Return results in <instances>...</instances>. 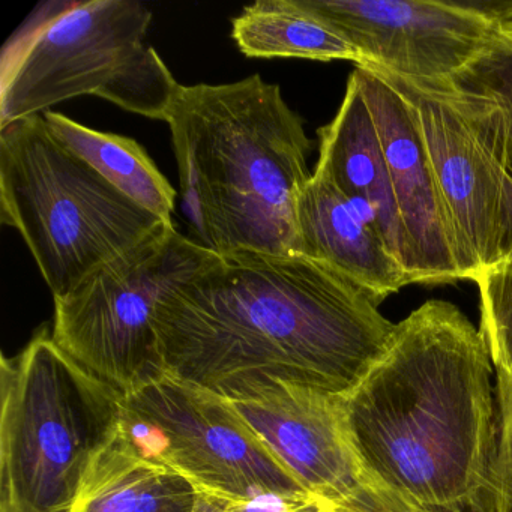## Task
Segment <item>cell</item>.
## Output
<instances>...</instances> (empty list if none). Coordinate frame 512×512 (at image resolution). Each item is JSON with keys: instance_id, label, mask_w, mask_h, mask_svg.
Returning <instances> with one entry per match:
<instances>
[{"instance_id": "6da1fadb", "label": "cell", "mask_w": 512, "mask_h": 512, "mask_svg": "<svg viewBox=\"0 0 512 512\" xmlns=\"http://www.w3.org/2000/svg\"><path fill=\"white\" fill-rule=\"evenodd\" d=\"M154 326L164 373L236 403L280 383L346 394L395 323L319 260L238 253L215 254L173 284Z\"/></svg>"}, {"instance_id": "7a4b0ae2", "label": "cell", "mask_w": 512, "mask_h": 512, "mask_svg": "<svg viewBox=\"0 0 512 512\" xmlns=\"http://www.w3.org/2000/svg\"><path fill=\"white\" fill-rule=\"evenodd\" d=\"M338 401L365 469L416 512H512L496 371L457 305L431 299L395 323L379 358Z\"/></svg>"}, {"instance_id": "3957f363", "label": "cell", "mask_w": 512, "mask_h": 512, "mask_svg": "<svg viewBox=\"0 0 512 512\" xmlns=\"http://www.w3.org/2000/svg\"><path fill=\"white\" fill-rule=\"evenodd\" d=\"M194 241L226 254H301L298 205L313 142L259 74L182 86L166 119Z\"/></svg>"}, {"instance_id": "277c9868", "label": "cell", "mask_w": 512, "mask_h": 512, "mask_svg": "<svg viewBox=\"0 0 512 512\" xmlns=\"http://www.w3.org/2000/svg\"><path fill=\"white\" fill-rule=\"evenodd\" d=\"M151 22L136 0L41 4L2 53L0 128L85 95L166 122L181 85L146 44Z\"/></svg>"}, {"instance_id": "5b68a950", "label": "cell", "mask_w": 512, "mask_h": 512, "mask_svg": "<svg viewBox=\"0 0 512 512\" xmlns=\"http://www.w3.org/2000/svg\"><path fill=\"white\" fill-rule=\"evenodd\" d=\"M0 512H71L118 436L124 392L41 329L0 364Z\"/></svg>"}, {"instance_id": "8992f818", "label": "cell", "mask_w": 512, "mask_h": 512, "mask_svg": "<svg viewBox=\"0 0 512 512\" xmlns=\"http://www.w3.org/2000/svg\"><path fill=\"white\" fill-rule=\"evenodd\" d=\"M0 208L53 299L70 295L167 224L62 145L43 115L0 128Z\"/></svg>"}, {"instance_id": "52a82bcc", "label": "cell", "mask_w": 512, "mask_h": 512, "mask_svg": "<svg viewBox=\"0 0 512 512\" xmlns=\"http://www.w3.org/2000/svg\"><path fill=\"white\" fill-rule=\"evenodd\" d=\"M215 256L163 224L133 250L55 299L52 338L119 391L163 376L154 317L164 293Z\"/></svg>"}, {"instance_id": "ba28073f", "label": "cell", "mask_w": 512, "mask_h": 512, "mask_svg": "<svg viewBox=\"0 0 512 512\" xmlns=\"http://www.w3.org/2000/svg\"><path fill=\"white\" fill-rule=\"evenodd\" d=\"M377 73L412 109L442 200L461 280L473 281L497 262L500 199L511 134L505 98L479 80L469 79L460 88L436 89Z\"/></svg>"}, {"instance_id": "9c48e42d", "label": "cell", "mask_w": 512, "mask_h": 512, "mask_svg": "<svg viewBox=\"0 0 512 512\" xmlns=\"http://www.w3.org/2000/svg\"><path fill=\"white\" fill-rule=\"evenodd\" d=\"M119 434L142 457L229 499L310 493L232 401L169 374L125 392Z\"/></svg>"}, {"instance_id": "30bf717a", "label": "cell", "mask_w": 512, "mask_h": 512, "mask_svg": "<svg viewBox=\"0 0 512 512\" xmlns=\"http://www.w3.org/2000/svg\"><path fill=\"white\" fill-rule=\"evenodd\" d=\"M371 68L436 89L460 88L503 47L499 26L463 0H299Z\"/></svg>"}, {"instance_id": "8fae6325", "label": "cell", "mask_w": 512, "mask_h": 512, "mask_svg": "<svg viewBox=\"0 0 512 512\" xmlns=\"http://www.w3.org/2000/svg\"><path fill=\"white\" fill-rule=\"evenodd\" d=\"M233 404L305 490L331 502L337 512L376 508L382 482L356 455L338 395L280 383Z\"/></svg>"}, {"instance_id": "7c38bea8", "label": "cell", "mask_w": 512, "mask_h": 512, "mask_svg": "<svg viewBox=\"0 0 512 512\" xmlns=\"http://www.w3.org/2000/svg\"><path fill=\"white\" fill-rule=\"evenodd\" d=\"M376 122L407 244L412 284L461 281L442 200L415 116L403 95L377 71L356 67Z\"/></svg>"}, {"instance_id": "4fadbf2b", "label": "cell", "mask_w": 512, "mask_h": 512, "mask_svg": "<svg viewBox=\"0 0 512 512\" xmlns=\"http://www.w3.org/2000/svg\"><path fill=\"white\" fill-rule=\"evenodd\" d=\"M298 229L301 254L331 266L377 304L412 284L376 226L317 170L299 199Z\"/></svg>"}, {"instance_id": "5bb4252c", "label": "cell", "mask_w": 512, "mask_h": 512, "mask_svg": "<svg viewBox=\"0 0 512 512\" xmlns=\"http://www.w3.org/2000/svg\"><path fill=\"white\" fill-rule=\"evenodd\" d=\"M317 172L358 206L407 271V244L376 122L355 71L331 124L319 130ZM409 274V272H407Z\"/></svg>"}, {"instance_id": "9a60e30c", "label": "cell", "mask_w": 512, "mask_h": 512, "mask_svg": "<svg viewBox=\"0 0 512 512\" xmlns=\"http://www.w3.org/2000/svg\"><path fill=\"white\" fill-rule=\"evenodd\" d=\"M200 488L137 454L121 434L92 464L71 512H196Z\"/></svg>"}, {"instance_id": "2e32d148", "label": "cell", "mask_w": 512, "mask_h": 512, "mask_svg": "<svg viewBox=\"0 0 512 512\" xmlns=\"http://www.w3.org/2000/svg\"><path fill=\"white\" fill-rule=\"evenodd\" d=\"M232 38L248 58L355 62L358 50L299 0H259L233 20Z\"/></svg>"}, {"instance_id": "e0dca14e", "label": "cell", "mask_w": 512, "mask_h": 512, "mask_svg": "<svg viewBox=\"0 0 512 512\" xmlns=\"http://www.w3.org/2000/svg\"><path fill=\"white\" fill-rule=\"evenodd\" d=\"M53 136L97 170L116 190L164 223L173 224L176 190L148 152L128 137L92 130L62 113H43Z\"/></svg>"}, {"instance_id": "ac0fdd59", "label": "cell", "mask_w": 512, "mask_h": 512, "mask_svg": "<svg viewBox=\"0 0 512 512\" xmlns=\"http://www.w3.org/2000/svg\"><path fill=\"white\" fill-rule=\"evenodd\" d=\"M481 331L494 370L512 374V262H499L476 275Z\"/></svg>"}, {"instance_id": "d6986e66", "label": "cell", "mask_w": 512, "mask_h": 512, "mask_svg": "<svg viewBox=\"0 0 512 512\" xmlns=\"http://www.w3.org/2000/svg\"><path fill=\"white\" fill-rule=\"evenodd\" d=\"M473 79L487 83L502 94L505 98L509 112V134L508 161H506L505 178H503L502 199H500L499 214V235H497V262H512V88L506 83L500 82L490 74L476 73ZM494 263V265H496Z\"/></svg>"}, {"instance_id": "ffe728a7", "label": "cell", "mask_w": 512, "mask_h": 512, "mask_svg": "<svg viewBox=\"0 0 512 512\" xmlns=\"http://www.w3.org/2000/svg\"><path fill=\"white\" fill-rule=\"evenodd\" d=\"M479 10L491 17L499 26L503 47L493 58L485 61L479 70L496 77L512 88V2H473Z\"/></svg>"}, {"instance_id": "44dd1931", "label": "cell", "mask_w": 512, "mask_h": 512, "mask_svg": "<svg viewBox=\"0 0 512 512\" xmlns=\"http://www.w3.org/2000/svg\"><path fill=\"white\" fill-rule=\"evenodd\" d=\"M232 512H317L320 497L311 493H269L257 494L247 499H229Z\"/></svg>"}, {"instance_id": "7402d4cb", "label": "cell", "mask_w": 512, "mask_h": 512, "mask_svg": "<svg viewBox=\"0 0 512 512\" xmlns=\"http://www.w3.org/2000/svg\"><path fill=\"white\" fill-rule=\"evenodd\" d=\"M496 371V397L499 407L500 454L512 490V374Z\"/></svg>"}, {"instance_id": "603a6c76", "label": "cell", "mask_w": 512, "mask_h": 512, "mask_svg": "<svg viewBox=\"0 0 512 512\" xmlns=\"http://www.w3.org/2000/svg\"><path fill=\"white\" fill-rule=\"evenodd\" d=\"M196 512H232L229 508L227 497L211 491L200 490L199 503Z\"/></svg>"}, {"instance_id": "cb8c5ba5", "label": "cell", "mask_w": 512, "mask_h": 512, "mask_svg": "<svg viewBox=\"0 0 512 512\" xmlns=\"http://www.w3.org/2000/svg\"><path fill=\"white\" fill-rule=\"evenodd\" d=\"M317 512H337V511H335L334 505H332L331 502H328V500L322 499V497H320L319 509H317Z\"/></svg>"}]
</instances>
